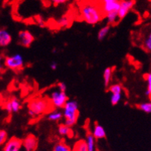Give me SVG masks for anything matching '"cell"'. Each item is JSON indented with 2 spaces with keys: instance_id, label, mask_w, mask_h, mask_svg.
I'll return each mask as SVG.
<instances>
[{
  "instance_id": "cell-28",
  "label": "cell",
  "mask_w": 151,
  "mask_h": 151,
  "mask_svg": "<svg viewBox=\"0 0 151 151\" xmlns=\"http://www.w3.org/2000/svg\"><path fill=\"white\" fill-rule=\"evenodd\" d=\"M122 98V94H111L110 102L112 105H116L120 101Z\"/></svg>"
},
{
  "instance_id": "cell-31",
  "label": "cell",
  "mask_w": 151,
  "mask_h": 151,
  "mask_svg": "<svg viewBox=\"0 0 151 151\" xmlns=\"http://www.w3.org/2000/svg\"><path fill=\"white\" fill-rule=\"evenodd\" d=\"M51 1H52V2L55 6H59V5L66 3L68 0H51Z\"/></svg>"
},
{
  "instance_id": "cell-25",
  "label": "cell",
  "mask_w": 151,
  "mask_h": 151,
  "mask_svg": "<svg viewBox=\"0 0 151 151\" xmlns=\"http://www.w3.org/2000/svg\"><path fill=\"white\" fill-rule=\"evenodd\" d=\"M108 89L111 94H122L123 92V87L120 84H113L110 86Z\"/></svg>"
},
{
  "instance_id": "cell-17",
  "label": "cell",
  "mask_w": 151,
  "mask_h": 151,
  "mask_svg": "<svg viewBox=\"0 0 151 151\" xmlns=\"http://www.w3.org/2000/svg\"><path fill=\"white\" fill-rule=\"evenodd\" d=\"M72 151H88L87 143L86 139H79L73 146Z\"/></svg>"
},
{
  "instance_id": "cell-12",
  "label": "cell",
  "mask_w": 151,
  "mask_h": 151,
  "mask_svg": "<svg viewBox=\"0 0 151 151\" xmlns=\"http://www.w3.org/2000/svg\"><path fill=\"white\" fill-rule=\"evenodd\" d=\"M140 45L146 52H151V27H150L141 36Z\"/></svg>"
},
{
  "instance_id": "cell-16",
  "label": "cell",
  "mask_w": 151,
  "mask_h": 151,
  "mask_svg": "<svg viewBox=\"0 0 151 151\" xmlns=\"http://www.w3.org/2000/svg\"><path fill=\"white\" fill-rule=\"evenodd\" d=\"M86 140L87 143L88 151H96V139L90 131L86 132Z\"/></svg>"
},
{
  "instance_id": "cell-1",
  "label": "cell",
  "mask_w": 151,
  "mask_h": 151,
  "mask_svg": "<svg viewBox=\"0 0 151 151\" xmlns=\"http://www.w3.org/2000/svg\"><path fill=\"white\" fill-rule=\"evenodd\" d=\"M80 14L83 20L90 25L97 24L103 19L104 16H105L101 9L92 3H86L82 6Z\"/></svg>"
},
{
  "instance_id": "cell-24",
  "label": "cell",
  "mask_w": 151,
  "mask_h": 151,
  "mask_svg": "<svg viewBox=\"0 0 151 151\" xmlns=\"http://www.w3.org/2000/svg\"><path fill=\"white\" fill-rule=\"evenodd\" d=\"M137 106L139 110H141V111L144 112V113H151V102L139 104Z\"/></svg>"
},
{
  "instance_id": "cell-14",
  "label": "cell",
  "mask_w": 151,
  "mask_h": 151,
  "mask_svg": "<svg viewBox=\"0 0 151 151\" xmlns=\"http://www.w3.org/2000/svg\"><path fill=\"white\" fill-rule=\"evenodd\" d=\"M58 133L62 137H68L69 138H73L74 136L73 130L71 127L66 126L65 123H60L58 127Z\"/></svg>"
},
{
  "instance_id": "cell-13",
  "label": "cell",
  "mask_w": 151,
  "mask_h": 151,
  "mask_svg": "<svg viewBox=\"0 0 151 151\" xmlns=\"http://www.w3.org/2000/svg\"><path fill=\"white\" fill-rule=\"evenodd\" d=\"M12 36L6 29H0V46L6 47L12 42Z\"/></svg>"
},
{
  "instance_id": "cell-7",
  "label": "cell",
  "mask_w": 151,
  "mask_h": 151,
  "mask_svg": "<svg viewBox=\"0 0 151 151\" xmlns=\"http://www.w3.org/2000/svg\"><path fill=\"white\" fill-rule=\"evenodd\" d=\"M35 38L29 30H22L18 34V43L22 47L28 48L34 42Z\"/></svg>"
},
{
  "instance_id": "cell-6",
  "label": "cell",
  "mask_w": 151,
  "mask_h": 151,
  "mask_svg": "<svg viewBox=\"0 0 151 151\" xmlns=\"http://www.w3.org/2000/svg\"><path fill=\"white\" fill-rule=\"evenodd\" d=\"M120 8V0H101V9L104 14L118 12Z\"/></svg>"
},
{
  "instance_id": "cell-22",
  "label": "cell",
  "mask_w": 151,
  "mask_h": 151,
  "mask_svg": "<svg viewBox=\"0 0 151 151\" xmlns=\"http://www.w3.org/2000/svg\"><path fill=\"white\" fill-rule=\"evenodd\" d=\"M109 30H110V26L109 25H106L104 26V27H102L99 30V32L97 33V38L99 41L104 40L106 38V36H107L109 33Z\"/></svg>"
},
{
  "instance_id": "cell-11",
  "label": "cell",
  "mask_w": 151,
  "mask_h": 151,
  "mask_svg": "<svg viewBox=\"0 0 151 151\" xmlns=\"http://www.w3.org/2000/svg\"><path fill=\"white\" fill-rule=\"evenodd\" d=\"M4 109L9 113H18L21 109V104L16 97H12L6 102L4 106Z\"/></svg>"
},
{
  "instance_id": "cell-15",
  "label": "cell",
  "mask_w": 151,
  "mask_h": 151,
  "mask_svg": "<svg viewBox=\"0 0 151 151\" xmlns=\"http://www.w3.org/2000/svg\"><path fill=\"white\" fill-rule=\"evenodd\" d=\"M96 139H100L106 138V131L103 127L97 123H94L93 130L92 132Z\"/></svg>"
},
{
  "instance_id": "cell-32",
  "label": "cell",
  "mask_w": 151,
  "mask_h": 151,
  "mask_svg": "<svg viewBox=\"0 0 151 151\" xmlns=\"http://www.w3.org/2000/svg\"><path fill=\"white\" fill-rule=\"evenodd\" d=\"M58 67V65L56 63V62H52L51 63H50V68L52 69V70H56Z\"/></svg>"
},
{
  "instance_id": "cell-27",
  "label": "cell",
  "mask_w": 151,
  "mask_h": 151,
  "mask_svg": "<svg viewBox=\"0 0 151 151\" xmlns=\"http://www.w3.org/2000/svg\"><path fill=\"white\" fill-rule=\"evenodd\" d=\"M8 141V133L4 129L0 130V144H5Z\"/></svg>"
},
{
  "instance_id": "cell-18",
  "label": "cell",
  "mask_w": 151,
  "mask_h": 151,
  "mask_svg": "<svg viewBox=\"0 0 151 151\" xmlns=\"http://www.w3.org/2000/svg\"><path fill=\"white\" fill-rule=\"evenodd\" d=\"M63 117V113H62L60 111H57V110L50 112L49 114L47 115V119L50 121H60Z\"/></svg>"
},
{
  "instance_id": "cell-5",
  "label": "cell",
  "mask_w": 151,
  "mask_h": 151,
  "mask_svg": "<svg viewBox=\"0 0 151 151\" xmlns=\"http://www.w3.org/2000/svg\"><path fill=\"white\" fill-rule=\"evenodd\" d=\"M50 101L54 107L63 108L69 100L66 92H61L58 90L52 92L50 95Z\"/></svg>"
},
{
  "instance_id": "cell-19",
  "label": "cell",
  "mask_w": 151,
  "mask_h": 151,
  "mask_svg": "<svg viewBox=\"0 0 151 151\" xmlns=\"http://www.w3.org/2000/svg\"><path fill=\"white\" fill-rule=\"evenodd\" d=\"M112 75H113V68H106L104 72V82L105 87L107 88L109 86V83L111 81Z\"/></svg>"
},
{
  "instance_id": "cell-10",
  "label": "cell",
  "mask_w": 151,
  "mask_h": 151,
  "mask_svg": "<svg viewBox=\"0 0 151 151\" xmlns=\"http://www.w3.org/2000/svg\"><path fill=\"white\" fill-rule=\"evenodd\" d=\"M135 4L134 0H120V8L118 11L119 20L125 18Z\"/></svg>"
},
{
  "instance_id": "cell-20",
  "label": "cell",
  "mask_w": 151,
  "mask_h": 151,
  "mask_svg": "<svg viewBox=\"0 0 151 151\" xmlns=\"http://www.w3.org/2000/svg\"><path fill=\"white\" fill-rule=\"evenodd\" d=\"M106 18L107 19V22L109 25H114L118 21H119V16H118V12H112L107 13L106 15Z\"/></svg>"
},
{
  "instance_id": "cell-2",
  "label": "cell",
  "mask_w": 151,
  "mask_h": 151,
  "mask_svg": "<svg viewBox=\"0 0 151 151\" xmlns=\"http://www.w3.org/2000/svg\"><path fill=\"white\" fill-rule=\"evenodd\" d=\"M51 101L46 98L38 97L31 99L28 104V113L31 117H36L49 111Z\"/></svg>"
},
{
  "instance_id": "cell-26",
  "label": "cell",
  "mask_w": 151,
  "mask_h": 151,
  "mask_svg": "<svg viewBox=\"0 0 151 151\" xmlns=\"http://www.w3.org/2000/svg\"><path fill=\"white\" fill-rule=\"evenodd\" d=\"M57 24L60 27H67L70 25V19L66 16H62L57 20Z\"/></svg>"
},
{
  "instance_id": "cell-23",
  "label": "cell",
  "mask_w": 151,
  "mask_h": 151,
  "mask_svg": "<svg viewBox=\"0 0 151 151\" xmlns=\"http://www.w3.org/2000/svg\"><path fill=\"white\" fill-rule=\"evenodd\" d=\"M146 81L147 83V90H146V95L151 99V72L144 75Z\"/></svg>"
},
{
  "instance_id": "cell-4",
  "label": "cell",
  "mask_w": 151,
  "mask_h": 151,
  "mask_svg": "<svg viewBox=\"0 0 151 151\" xmlns=\"http://www.w3.org/2000/svg\"><path fill=\"white\" fill-rule=\"evenodd\" d=\"M4 64L5 66L9 70H14V71L22 70L24 66L23 57L22 56V55L19 53L7 56L5 59Z\"/></svg>"
},
{
  "instance_id": "cell-3",
  "label": "cell",
  "mask_w": 151,
  "mask_h": 151,
  "mask_svg": "<svg viewBox=\"0 0 151 151\" xmlns=\"http://www.w3.org/2000/svg\"><path fill=\"white\" fill-rule=\"evenodd\" d=\"M79 105L76 100H69L63 107L64 123L66 126L72 127L77 122L79 116Z\"/></svg>"
},
{
  "instance_id": "cell-30",
  "label": "cell",
  "mask_w": 151,
  "mask_h": 151,
  "mask_svg": "<svg viewBox=\"0 0 151 151\" xmlns=\"http://www.w3.org/2000/svg\"><path fill=\"white\" fill-rule=\"evenodd\" d=\"M57 86H58V90H60V91L66 92V85L64 83H63V82H60V83H58Z\"/></svg>"
},
{
  "instance_id": "cell-29",
  "label": "cell",
  "mask_w": 151,
  "mask_h": 151,
  "mask_svg": "<svg viewBox=\"0 0 151 151\" xmlns=\"http://www.w3.org/2000/svg\"><path fill=\"white\" fill-rule=\"evenodd\" d=\"M36 23H37L38 25L40 26V27H42V28H43L44 26H46V22H45V21H44V19H42V16H36Z\"/></svg>"
},
{
  "instance_id": "cell-21",
  "label": "cell",
  "mask_w": 151,
  "mask_h": 151,
  "mask_svg": "<svg viewBox=\"0 0 151 151\" xmlns=\"http://www.w3.org/2000/svg\"><path fill=\"white\" fill-rule=\"evenodd\" d=\"M52 151H72V149L65 142L61 140L55 144Z\"/></svg>"
},
{
  "instance_id": "cell-9",
  "label": "cell",
  "mask_w": 151,
  "mask_h": 151,
  "mask_svg": "<svg viewBox=\"0 0 151 151\" xmlns=\"http://www.w3.org/2000/svg\"><path fill=\"white\" fill-rule=\"evenodd\" d=\"M22 147V139L16 137H11L3 147V151H19Z\"/></svg>"
},
{
  "instance_id": "cell-8",
  "label": "cell",
  "mask_w": 151,
  "mask_h": 151,
  "mask_svg": "<svg viewBox=\"0 0 151 151\" xmlns=\"http://www.w3.org/2000/svg\"><path fill=\"white\" fill-rule=\"evenodd\" d=\"M38 147V139L34 134H29L22 139V147L26 151H36Z\"/></svg>"
}]
</instances>
